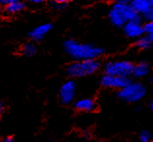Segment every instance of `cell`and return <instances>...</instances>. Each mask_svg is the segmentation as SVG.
<instances>
[{
  "label": "cell",
  "mask_w": 153,
  "mask_h": 142,
  "mask_svg": "<svg viewBox=\"0 0 153 142\" xmlns=\"http://www.w3.org/2000/svg\"><path fill=\"white\" fill-rule=\"evenodd\" d=\"M55 4H60V5H66L67 3H70L73 0H53Z\"/></svg>",
  "instance_id": "cell-19"
},
{
  "label": "cell",
  "mask_w": 153,
  "mask_h": 142,
  "mask_svg": "<svg viewBox=\"0 0 153 142\" xmlns=\"http://www.w3.org/2000/svg\"><path fill=\"white\" fill-rule=\"evenodd\" d=\"M147 95V88L139 80H131L127 85L117 91L120 101L127 104H137L143 101Z\"/></svg>",
  "instance_id": "cell-3"
},
{
  "label": "cell",
  "mask_w": 153,
  "mask_h": 142,
  "mask_svg": "<svg viewBox=\"0 0 153 142\" xmlns=\"http://www.w3.org/2000/svg\"><path fill=\"white\" fill-rule=\"evenodd\" d=\"M142 18L132 9L130 4L116 3L111 5L108 11V19L111 23L115 27L122 28V26L129 20Z\"/></svg>",
  "instance_id": "cell-2"
},
{
  "label": "cell",
  "mask_w": 153,
  "mask_h": 142,
  "mask_svg": "<svg viewBox=\"0 0 153 142\" xmlns=\"http://www.w3.org/2000/svg\"><path fill=\"white\" fill-rule=\"evenodd\" d=\"M150 109L153 111V100L151 101V103H150Z\"/></svg>",
  "instance_id": "cell-27"
},
{
  "label": "cell",
  "mask_w": 153,
  "mask_h": 142,
  "mask_svg": "<svg viewBox=\"0 0 153 142\" xmlns=\"http://www.w3.org/2000/svg\"><path fill=\"white\" fill-rule=\"evenodd\" d=\"M129 4L132 7V9L142 18L151 8L150 4L148 3L147 0H131Z\"/></svg>",
  "instance_id": "cell-11"
},
{
  "label": "cell",
  "mask_w": 153,
  "mask_h": 142,
  "mask_svg": "<svg viewBox=\"0 0 153 142\" xmlns=\"http://www.w3.org/2000/svg\"><path fill=\"white\" fill-rule=\"evenodd\" d=\"M134 46L138 50H148L149 48H151L152 47V44L150 43L149 39L146 35H143L142 37H140L138 39L135 40V43H134Z\"/></svg>",
  "instance_id": "cell-13"
},
{
  "label": "cell",
  "mask_w": 153,
  "mask_h": 142,
  "mask_svg": "<svg viewBox=\"0 0 153 142\" xmlns=\"http://www.w3.org/2000/svg\"><path fill=\"white\" fill-rule=\"evenodd\" d=\"M59 96L62 103L65 104H69L74 101L76 96V83L73 80L66 81L59 91Z\"/></svg>",
  "instance_id": "cell-8"
},
{
  "label": "cell",
  "mask_w": 153,
  "mask_h": 142,
  "mask_svg": "<svg viewBox=\"0 0 153 142\" xmlns=\"http://www.w3.org/2000/svg\"><path fill=\"white\" fill-rule=\"evenodd\" d=\"M148 142H153V140H151V141H148Z\"/></svg>",
  "instance_id": "cell-29"
},
{
  "label": "cell",
  "mask_w": 153,
  "mask_h": 142,
  "mask_svg": "<svg viewBox=\"0 0 153 142\" xmlns=\"http://www.w3.org/2000/svg\"><path fill=\"white\" fill-rule=\"evenodd\" d=\"M134 64L128 59H116L110 60L104 64V74L124 76V78H132Z\"/></svg>",
  "instance_id": "cell-5"
},
{
  "label": "cell",
  "mask_w": 153,
  "mask_h": 142,
  "mask_svg": "<svg viewBox=\"0 0 153 142\" xmlns=\"http://www.w3.org/2000/svg\"><path fill=\"white\" fill-rule=\"evenodd\" d=\"M100 68L101 64L97 59L76 60L68 67L67 72L71 78H84L97 72Z\"/></svg>",
  "instance_id": "cell-4"
},
{
  "label": "cell",
  "mask_w": 153,
  "mask_h": 142,
  "mask_svg": "<svg viewBox=\"0 0 153 142\" xmlns=\"http://www.w3.org/2000/svg\"><path fill=\"white\" fill-rule=\"evenodd\" d=\"M144 19V21H153V7H151L149 10L147 11V13L142 18Z\"/></svg>",
  "instance_id": "cell-18"
},
{
  "label": "cell",
  "mask_w": 153,
  "mask_h": 142,
  "mask_svg": "<svg viewBox=\"0 0 153 142\" xmlns=\"http://www.w3.org/2000/svg\"><path fill=\"white\" fill-rule=\"evenodd\" d=\"M75 107L76 110L82 112H92L96 109V103L90 98H83L76 101Z\"/></svg>",
  "instance_id": "cell-10"
},
{
  "label": "cell",
  "mask_w": 153,
  "mask_h": 142,
  "mask_svg": "<svg viewBox=\"0 0 153 142\" xmlns=\"http://www.w3.org/2000/svg\"><path fill=\"white\" fill-rule=\"evenodd\" d=\"M22 52L25 55L32 56L37 52V47L33 44H26L25 47H22Z\"/></svg>",
  "instance_id": "cell-15"
},
{
  "label": "cell",
  "mask_w": 153,
  "mask_h": 142,
  "mask_svg": "<svg viewBox=\"0 0 153 142\" xmlns=\"http://www.w3.org/2000/svg\"><path fill=\"white\" fill-rule=\"evenodd\" d=\"M150 72H151V66L146 60L139 61L138 63L134 64L132 78H134L137 80L143 79L149 75Z\"/></svg>",
  "instance_id": "cell-9"
},
{
  "label": "cell",
  "mask_w": 153,
  "mask_h": 142,
  "mask_svg": "<svg viewBox=\"0 0 153 142\" xmlns=\"http://www.w3.org/2000/svg\"><path fill=\"white\" fill-rule=\"evenodd\" d=\"M29 1L32 3H42L45 1V0H29Z\"/></svg>",
  "instance_id": "cell-24"
},
{
  "label": "cell",
  "mask_w": 153,
  "mask_h": 142,
  "mask_svg": "<svg viewBox=\"0 0 153 142\" xmlns=\"http://www.w3.org/2000/svg\"><path fill=\"white\" fill-rule=\"evenodd\" d=\"M147 37H148V39H149V41H150V43L152 44V46H153V33H150V34H146Z\"/></svg>",
  "instance_id": "cell-22"
},
{
  "label": "cell",
  "mask_w": 153,
  "mask_h": 142,
  "mask_svg": "<svg viewBox=\"0 0 153 142\" xmlns=\"http://www.w3.org/2000/svg\"><path fill=\"white\" fill-rule=\"evenodd\" d=\"M64 48L67 53L75 60L98 59L104 53L102 47L90 44L79 43L73 39L67 40L64 43Z\"/></svg>",
  "instance_id": "cell-1"
},
{
  "label": "cell",
  "mask_w": 153,
  "mask_h": 142,
  "mask_svg": "<svg viewBox=\"0 0 153 142\" xmlns=\"http://www.w3.org/2000/svg\"><path fill=\"white\" fill-rule=\"evenodd\" d=\"M143 27H144V31H146V34L153 33V21H144Z\"/></svg>",
  "instance_id": "cell-17"
},
{
  "label": "cell",
  "mask_w": 153,
  "mask_h": 142,
  "mask_svg": "<svg viewBox=\"0 0 153 142\" xmlns=\"http://www.w3.org/2000/svg\"><path fill=\"white\" fill-rule=\"evenodd\" d=\"M51 29V24L50 23H45L42 25H39L30 32V38L34 41H40L42 40L45 36L49 33V31Z\"/></svg>",
  "instance_id": "cell-12"
},
{
  "label": "cell",
  "mask_w": 153,
  "mask_h": 142,
  "mask_svg": "<svg viewBox=\"0 0 153 142\" xmlns=\"http://www.w3.org/2000/svg\"><path fill=\"white\" fill-rule=\"evenodd\" d=\"M122 30L124 35L127 38L136 40L142 36L146 35V31H144L143 22L142 20V18L129 20L124 25L122 26Z\"/></svg>",
  "instance_id": "cell-6"
},
{
  "label": "cell",
  "mask_w": 153,
  "mask_h": 142,
  "mask_svg": "<svg viewBox=\"0 0 153 142\" xmlns=\"http://www.w3.org/2000/svg\"><path fill=\"white\" fill-rule=\"evenodd\" d=\"M16 1V0H0V4L1 5H5V6H8L9 4H11L12 2Z\"/></svg>",
  "instance_id": "cell-20"
},
{
  "label": "cell",
  "mask_w": 153,
  "mask_h": 142,
  "mask_svg": "<svg viewBox=\"0 0 153 142\" xmlns=\"http://www.w3.org/2000/svg\"><path fill=\"white\" fill-rule=\"evenodd\" d=\"M152 139V133L148 129H143L139 133V142H148Z\"/></svg>",
  "instance_id": "cell-16"
},
{
  "label": "cell",
  "mask_w": 153,
  "mask_h": 142,
  "mask_svg": "<svg viewBox=\"0 0 153 142\" xmlns=\"http://www.w3.org/2000/svg\"><path fill=\"white\" fill-rule=\"evenodd\" d=\"M147 1H148V3L150 4V6L153 7V0H147Z\"/></svg>",
  "instance_id": "cell-26"
},
{
  "label": "cell",
  "mask_w": 153,
  "mask_h": 142,
  "mask_svg": "<svg viewBox=\"0 0 153 142\" xmlns=\"http://www.w3.org/2000/svg\"><path fill=\"white\" fill-rule=\"evenodd\" d=\"M25 3L19 1V0H16V1L12 2L11 4H9V5L7 6V11L9 12L10 14H17L19 12H21L25 9Z\"/></svg>",
  "instance_id": "cell-14"
},
{
  "label": "cell",
  "mask_w": 153,
  "mask_h": 142,
  "mask_svg": "<svg viewBox=\"0 0 153 142\" xmlns=\"http://www.w3.org/2000/svg\"><path fill=\"white\" fill-rule=\"evenodd\" d=\"M3 142H14V140L12 137H6V138L3 140Z\"/></svg>",
  "instance_id": "cell-23"
},
{
  "label": "cell",
  "mask_w": 153,
  "mask_h": 142,
  "mask_svg": "<svg viewBox=\"0 0 153 142\" xmlns=\"http://www.w3.org/2000/svg\"><path fill=\"white\" fill-rule=\"evenodd\" d=\"M116 3H123V4H129L131 0H114Z\"/></svg>",
  "instance_id": "cell-21"
},
{
  "label": "cell",
  "mask_w": 153,
  "mask_h": 142,
  "mask_svg": "<svg viewBox=\"0 0 153 142\" xmlns=\"http://www.w3.org/2000/svg\"><path fill=\"white\" fill-rule=\"evenodd\" d=\"M2 110H3V105H2L1 103H0V114L2 113Z\"/></svg>",
  "instance_id": "cell-25"
},
{
  "label": "cell",
  "mask_w": 153,
  "mask_h": 142,
  "mask_svg": "<svg viewBox=\"0 0 153 142\" xmlns=\"http://www.w3.org/2000/svg\"><path fill=\"white\" fill-rule=\"evenodd\" d=\"M150 83L153 85V75H151V78H150Z\"/></svg>",
  "instance_id": "cell-28"
},
{
  "label": "cell",
  "mask_w": 153,
  "mask_h": 142,
  "mask_svg": "<svg viewBox=\"0 0 153 142\" xmlns=\"http://www.w3.org/2000/svg\"><path fill=\"white\" fill-rule=\"evenodd\" d=\"M131 80V78H124V76L104 74V75L100 79V83L105 88L114 89V90L118 91L119 89H121L125 85H127Z\"/></svg>",
  "instance_id": "cell-7"
}]
</instances>
